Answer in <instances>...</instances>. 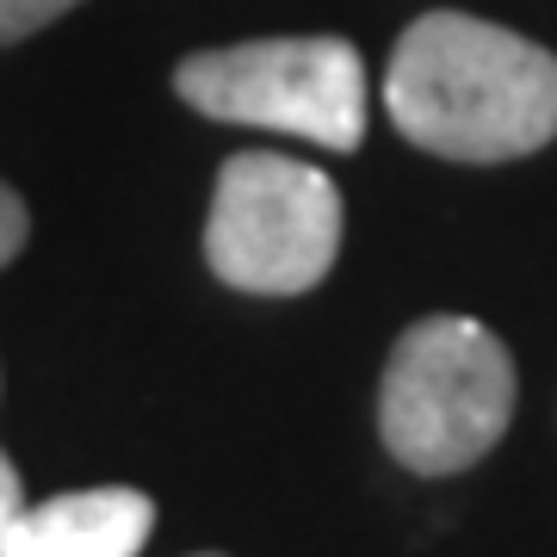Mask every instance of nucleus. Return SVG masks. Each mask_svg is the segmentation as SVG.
<instances>
[{"instance_id":"1","label":"nucleus","mask_w":557,"mask_h":557,"mask_svg":"<svg viewBox=\"0 0 557 557\" xmlns=\"http://www.w3.org/2000/svg\"><path fill=\"white\" fill-rule=\"evenodd\" d=\"M384 112L440 161H520L557 137V57L478 13H421L391 50Z\"/></svg>"},{"instance_id":"2","label":"nucleus","mask_w":557,"mask_h":557,"mask_svg":"<svg viewBox=\"0 0 557 557\" xmlns=\"http://www.w3.org/2000/svg\"><path fill=\"white\" fill-rule=\"evenodd\" d=\"M515 359L478 317L403 329L379 384V434L403 471H471L515 421Z\"/></svg>"},{"instance_id":"3","label":"nucleus","mask_w":557,"mask_h":557,"mask_svg":"<svg viewBox=\"0 0 557 557\" xmlns=\"http://www.w3.org/2000/svg\"><path fill=\"white\" fill-rule=\"evenodd\" d=\"M174 94L218 124H255L322 149L366 143V62L347 38H255L199 50L174 69Z\"/></svg>"},{"instance_id":"4","label":"nucleus","mask_w":557,"mask_h":557,"mask_svg":"<svg viewBox=\"0 0 557 557\" xmlns=\"http://www.w3.org/2000/svg\"><path fill=\"white\" fill-rule=\"evenodd\" d=\"M341 255V193L310 161L267 149L230 156L205 218V260L248 298L317 292Z\"/></svg>"},{"instance_id":"5","label":"nucleus","mask_w":557,"mask_h":557,"mask_svg":"<svg viewBox=\"0 0 557 557\" xmlns=\"http://www.w3.org/2000/svg\"><path fill=\"white\" fill-rule=\"evenodd\" d=\"M156 527V502L143 490H75L25 508L7 557H137Z\"/></svg>"},{"instance_id":"6","label":"nucleus","mask_w":557,"mask_h":557,"mask_svg":"<svg viewBox=\"0 0 557 557\" xmlns=\"http://www.w3.org/2000/svg\"><path fill=\"white\" fill-rule=\"evenodd\" d=\"M81 0H0V50L7 44H25L32 32L57 25L62 13H75Z\"/></svg>"},{"instance_id":"7","label":"nucleus","mask_w":557,"mask_h":557,"mask_svg":"<svg viewBox=\"0 0 557 557\" xmlns=\"http://www.w3.org/2000/svg\"><path fill=\"white\" fill-rule=\"evenodd\" d=\"M25 236H32V211H25V199L0 180V267L25 248Z\"/></svg>"},{"instance_id":"8","label":"nucleus","mask_w":557,"mask_h":557,"mask_svg":"<svg viewBox=\"0 0 557 557\" xmlns=\"http://www.w3.org/2000/svg\"><path fill=\"white\" fill-rule=\"evenodd\" d=\"M25 515V490H20V471H13V458L0 453V557H7V539L20 527Z\"/></svg>"},{"instance_id":"9","label":"nucleus","mask_w":557,"mask_h":557,"mask_svg":"<svg viewBox=\"0 0 557 557\" xmlns=\"http://www.w3.org/2000/svg\"><path fill=\"white\" fill-rule=\"evenodd\" d=\"M199 557H218V552H199Z\"/></svg>"}]
</instances>
